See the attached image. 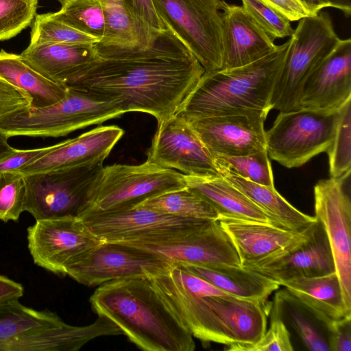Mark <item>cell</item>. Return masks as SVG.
Masks as SVG:
<instances>
[{
  "label": "cell",
  "mask_w": 351,
  "mask_h": 351,
  "mask_svg": "<svg viewBox=\"0 0 351 351\" xmlns=\"http://www.w3.org/2000/svg\"><path fill=\"white\" fill-rule=\"evenodd\" d=\"M66 86L114 100L126 112H142L158 123L174 114L204 69L168 29L145 49L104 48Z\"/></svg>",
  "instance_id": "cell-1"
},
{
  "label": "cell",
  "mask_w": 351,
  "mask_h": 351,
  "mask_svg": "<svg viewBox=\"0 0 351 351\" xmlns=\"http://www.w3.org/2000/svg\"><path fill=\"white\" fill-rule=\"evenodd\" d=\"M149 280L180 322L202 341L251 344L266 331L269 306L226 293L179 264Z\"/></svg>",
  "instance_id": "cell-2"
},
{
  "label": "cell",
  "mask_w": 351,
  "mask_h": 351,
  "mask_svg": "<svg viewBox=\"0 0 351 351\" xmlns=\"http://www.w3.org/2000/svg\"><path fill=\"white\" fill-rule=\"evenodd\" d=\"M90 303L98 316L113 322L129 340L146 351H193V337L168 308L148 278L101 285Z\"/></svg>",
  "instance_id": "cell-3"
},
{
  "label": "cell",
  "mask_w": 351,
  "mask_h": 351,
  "mask_svg": "<svg viewBox=\"0 0 351 351\" xmlns=\"http://www.w3.org/2000/svg\"><path fill=\"white\" fill-rule=\"evenodd\" d=\"M291 37L264 58L242 66L204 72L176 114L186 120L263 110L269 112Z\"/></svg>",
  "instance_id": "cell-4"
},
{
  "label": "cell",
  "mask_w": 351,
  "mask_h": 351,
  "mask_svg": "<svg viewBox=\"0 0 351 351\" xmlns=\"http://www.w3.org/2000/svg\"><path fill=\"white\" fill-rule=\"evenodd\" d=\"M125 112L114 101L67 87L59 101L41 108H25L0 119V132L13 136L60 137L117 118Z\"/></svg>",
  "instance_id": "cell-5"
},
{
  "label": "cell",
  "mask_w": 351,
  "mask_h": 351,
  "mask_svg": "<svg viewBox=\"0 0 351 351\" xmlns=\"http://www.w3.org/2000/svg\"><path fill=\"white\" fill-rule=\"evenodd\" d=\"M290 37L291 43L270 102L271 110L280 112L300 109V97L304 83L341 40L329 14L322 11L300 19Z\"/></svg>",
  "instance_id": "cell-6"
},
{
  "label": "cell",
  "mask_w": 351,
  "mask_h": 351,
  "mask_svg": "<svg viewBox=\"0 0 351 351\" xmlns=\"http://www.w3.org/2000/svg\"><path fill=\"white\" fill-rule=\"evenodd\" d=\"M186 186L183 173L147 160L137 165L106 166L80 217L130 209L149 198Z\"/></svg>",
  "instance_id": "cell-7"
},
{
  "label": "cell",
  "mask_w": 351,
  "mask_h": 351,
  "mask_svg": "<svg viewBox=\"0 0 351 351\" xmlns=\"http://www.w3.org/2000/svg\"><path fill=\"white\" fill-rule=\"evenodd\" d=\"M341 111V107L332 110L300 108L280 112L265 132L269 157L287 168H293L326 152L334 138Z\"/></svg>",
  "instance_id": "cell-8"
},
{
  "label": "cell",
  "mask_w": 351,
  "mask_h": 351,
  "mask_svg": "<svg viewBox=\"0 0 351 351\" xmlns=\"http://www.w3.org/2000/svg\"><path fill=\"white\" fill-rule=\"evenodd\" d=\"M221 1L152 0L166 29L193 53L204 72L222 68Z\"/></svg>",
  "instance_id": "cell-9"
},
{
  "label": "cell",
  "mask_w": 351,
  "mask_h": 351,
  "mask_svg": "<svg viewBox=\"0 0 351 351\" xmlns=\"http://www.w3.org/2000/svg\"><path fill=\"white\" fill-rule=\"evenodd\" d=\"M104 167L103 163L24 176V211L36 220L79 217Z\"/></svg>",
  "instance_id": "cell-10"
},
{
  "label": "cell",
  "mask_w": 351,
  "mask_h": 351,
  "mask_svg": "<svg viewBox=\"0 0 351 351\" xmlns=\"http://www.w3.org/2000/svg\"><path fill=\"white\" fill-rule=\"evenodd\" d=\"M102 241L160 243L185 237L214 220L187 219L136 206L82 217Z\"/></svg>",
  "instance_id": "cell-11"
},
{
  "label": "cell",
  "mask_w": 351,
  "mask_h": 351,
  "mask_svg": "<svg viewBox=\"0 0 351 351\" xmlns=\"http://www.w3.org/2000/svg\"><path fill=\"white\" fill-rule=\"evenodd\" d=\"M28 249L34 263L53 274L67 268L101 242L79 217L36 220L27 229Z\"/></svg>",
  "instance_id": "cell-12"
},
{
  "label": "cell",
  "mask_w": 351,
  "mask_h": 351,
  "mask_svg": "<svg viewBox=\"0 0 351 351\" xmlns=\"http://www.w3.org/2000/svg\"><path fill=\"white\" fill-rule=\"evenodd\" d=\"M170 264L147 250L103 241L71 265L66 275L86 286H95L131 278H150Z\"/></svg>",
  "instance_id": "cell-13"
},
{
  "label": "cell",
  "mask_w": 351,
  "mask_h": 351,
  "mask_svg": "<svg viewBox=\"0 0 351 351\" xmlns=\"http://www.w3.org/2000/svg\"><path fill=\"white\" fill-rule=\"evenodd\" d=\"M349 176L320 180L314 186V198L315 217L324 228L346 308L351 313V204L343 189Z\"/></svg>",
  "instance_id": "cell-14"
},
{
  "label": "cell",
  "mask_w": 351,
  "mask_h": 351,
  "mask_svg": "<svg viewBox=\"0 0 351 351\" xmlns=\"http://www.w3.org/2000/svg\"><path fill=\"white\" fill-rule=\"evenodd\" d=\"M147 160L184 175L220 176L213 156L196 132L176 114L158 123Z\"/></svg>",
  "instance_id": "cell-15"
},
{
  "label": "cell",
  "mask_w": 351,
  "mask_h": 351,
  "mask_svg": "<svg viewBox=\"0 0 351 351\" xmlns=\"http://www.w3.org/2000/svg\"><path fill=\"white\" fill-rule=\"evenodd\" d=\"M258 110L186 120L213 157L247 155L267 149L264 122Z\"/></svg>",
  "instance_id": "cell-16"
},
{
  "label": "cell",
  "mask_w": 351,
  "mask_h": 351,
  "mask_svg": "<svg viewBox=\"0 0 351 351\" xmlns=\"http://www.w3.org/2000/svg\"><path fill=\"white\" fill-rule=\"evenodd\" d=\"M245 267L258 272L279 285L294 278L335 271L326 233L317 219L303 239L277 254Z\"/></svg>",
  "instance_id": "cell-17"
},
{
  "label": "cell",
  "mask_w": 351,
  "mask_h": 351,
  "mask_svg": "<svg viewBox=\"0 0 351 351\" xmlns=\"http://www.w3.org/2000/svg\"><path fill=\"white\" fill-rule=\"evenodd\" d=\"M123 244L147 250L170 263L241 265L236 250L219 221H213L196 232L168 242Z\"/></svg>",
  "instance_id": "cell-18"
},
{
  "label": "cell",
  "mask_w": 351,
  "mask_h": 351,
  "mask_svg": "<svg viewBox=\"0 0 351 351\" xmlns=\"http://www.w3.org/2000/svg\"><path fill=\"white\" fill-rule=\"evenodd\" d=\"M351 99V40L341 39L309 75L302 88L300 108L332 110Z\"/></svg>",
  "instance_id": "cell-19"
},
{
  "label": "cell",
  "mask_w": 351,
  "mask_h": 351,
  "mask_svg": "<svg viewBox=\"0 0 351 351\" xmlns=\"http://www.w3.org/2000/svg\"><path fill=\"white\" fill-rule=\"evenodd\" d=\"M223 64L221 69L242 66L257 61L276 47L274 38L261 28L242 6L222 0Z\"/></svg>",
  "instance_id": "cell-20"
},
{
  "label": "cell",
  "mask_w": 351,
  "mask_h": 351,
  "mask_svg": "<svg viewBox=\"0 0 351 351\" xmlns=\"http://www.w3.org/2000/svg\"><path fill=\"white\" fill-rule=\"evenodd\" d=\"M124 134L117 125L93 128L58 143L56 149L16 171L23 176L53 170L104 163Z\"/></svg>",
  "instance_id": "cell-21"
},
{
  "label": "cell",
  "mask_w": 351,
  "mask_h": 351,
  "mask_svg": "<svg viewBox=\"0 0 351 351\" xmlns=\"http://www.w3.org/2000/svg\"><path fill=\"white\" fill-rule=\"evenodd\" d=\"M219 222L232 242L241 266H247L277 254L303 239L302 232L290 231L271 223L221 217Z\"/></svg>",
  "instance_id": "cell-22"
},
{
  "label": "cell",
  "mask_w": 351,
  "mask_h": 351,
  "mask_svg": "<svg viewBox=\"0 0 351 351\" xmlns=\"http://www.w3.org/2000/svg\"><path fill=\"white\" fill-rule=\"evenodd\" d=\"M30 66L47 79L64 85L99 57L97 44L32 45L21 53Z\"/></svg>",
  "instance_id": "cell-23"
},
{
  "label": "cell",
  "mask_w": 351,
  "mask_h": 351,
  "mask_svg": "<svg viewBox=\"0 0 351 351\" xmlns=\"http://www.w3.org/2000/svg\"><path fill=\"white\" fill-rule=\"evenodd\" d=\"M180 265L226 293L256 300L267 306L268 297L280 286L258 272L241 265L228 263Z\"/></svg>",
  "instance_id": "cell-24"
},
{
  "label": "cell",
  "mask_w": 351,
  "mask_h": 351,
  "mask_svg": "<svg viewBox=\"0 0 351 351\" xmlns=\"http://www.w3.org/2000/svg\"><path fill=\"white\" fill-rule=\"evenodd\" d=\"M327 328L335 320L351 316L343 301L335 271L319 276L302 277L282 284Z\"/></svg>",
  "instance_id": "cell-25"
},
{
  "label": "cell",
  "mask_w": 351,
  "mask_h": 351,
  "mask_svg": "<svg viewBox=\"0 0 351 351\" xmlns=\"http://www.w3.org/2000/svg\"><path fill=\"white\" fill-rule=\"evenodd\" d=\"M104 31L97 45L121 49H145L162 33L143 23L125 0H101ZM165 32V31H164Z\"/></svg>",
  "instance_id": "cell-26"
},
{
  "label": "cell",
  "mask_w": 351,
  "mask_h": 351,
  "mask_svg": "<svg viewBox=\"0 0 351 351\" xmlns=\"http://www.w3.org/2000/svg\"><path fill=\"white\" fill-rule=\"evenodd\" d=\"M184 180L189 189L202 197L216 209L219 218L256 221L274 225L264 211L221 176L199 177L184 175Z\"/></svg>",
  "instance_id": "cell-27"
},
{
  "label": "cell",
  "mask_w": 351,
  "mask_h": 351,
  "mask_svg": "<svg viewBox=\"0 0 351 351\" xmlns=\"http://www.w3.org/2000/svg\"><path fill=\"white\" fill-rule=\"evenodd\" d=\"M216 165L220 176L264 211L274 225L290 231L302 232L316 221L315 217L307 215L293 207L276 191L275 187L251 182L220 165Z\"/></svg>",
  "instance_id": "cell-28"
},
{
  "label": "cell",
  "mask_w": 351,
  "mask_h": 351,
  "mask_svg": "<svg viewBox=\"0 0 351 351\" xmlns=\"http://www.w3.org/2000/svg\"><path fill=\"white\" fill-rule=\"evenodd\" d=\"M0 77L25 91L31 98V108H41L61 100L67 86L56 83L34 69L21 54L0 51Z\"/></svg>",
  "instance_id": "cell-29"
},
{
  "label": "cell",
  "mask_w": 351,
  "mask_h": 351,
  "mask_svg": "<svg viewBox=\"0 0 351 351\" xmlns=\"http://www.w3.org/2000/svg\"><path fill=\"white\" fill-rule=\"evenodd\" d=\"M272 315L288 323L312 351H330L327 327L287 289L275 295Z\"/></svg>",
  "instance_id": "cell-30"
},
{
  "label": "cell",
  "mask_w": 351,
  "mask_h": 351,
  "mask_svg": "<svg viewBox=\"0 0 351 351\" xmlns=\"http://www.w3.org/2000/svg\"><path fill=\"white\" fill-rule=\"evenodd\" d=\"M63 321L49 311H36L18 300L0 304V351L8 343Z\"/></svg>",
  "instance_id": "cell-31"
},
{
  "label": "cell",
  "mask_w": 351,
  "mask_h": 351,
  "mask_svg": "<svg viewBox=\"0 0 351 351\" xmlns=\"http://www.w3.org/2000/svg\"><path fill=\"white\" fill-rule=\"evenodd\" d=\"M137 206L182 218L214 221L219 219L216 209L187 186L149 198Z\"/></svg>",
  "instance_id": "cell-32"
},
{
  "label": "cell",
  "mask_w": 351,
  "mask_h": 351,
  "mask_svg": "<svg viewBox=\"0 0 351 351\" xmlns=\"http://www.w3.org/2000/svg\"><path fill=\"white\" fill-rule=\"evenodd\" d=\"M99 43L98 38L66 23L55 12L36 14L33 21L29 44L90 45Z\"/></svg>",
  "instance_id": "cell-33"
},
{
  "label": "cell",
  "mask_w": 351,
  "mask_h": 351,
  "mask_svg": "<svg viewBox=\"0 0 351 351\" xmlns=\"http://www.w3.org/2000/svg\"><path fill=\"white\" fill-rule=\"evenodd\" d=\"M61 8L56 15L62 21L100 41L104 31L101 0H58Z\"/></svg>",
  "instance_id": "cell-34"
},
{
  "label": "cell",
  "mask_w": 351,
  "mask_h": 351,
  "mask_svg": "<svg viewBox=\"0 0 351 351\" xmlns=\"http://www.w3.org/2000/svg\"><path fill=\"white\" fill-rule=\"evenodd\" d=\"M330 178L349 176L351 167V99L342 106L332 141L326 152Z\"/></svg>",
  "instance_id": "cell-35"
},
{
  "label": "cell",
  "mask_w": 351,
  "mask_h": 351,
  "mask_svg": "<svg viewBox=\"0 0 351 351\" xmlns=\"http://www.w3.org/2000/svg\"><path fill=\"white\" fill-rule=\"evenodd\" d=\"M267 149L237 156H218L215 162L251 182L274 188V176Z\"/></svg>",
  "instance_id": "cell-36"
},
{
  "label": "cell",
  "mask_w": 351,
  "mask_h": 351,
  "mask_svg": "<svg viewBox=\"0 0 351 351\" xmlns=\"http://www.w3.org/2000/svg\"><path fill=\"white\" fill-rule=\"evenodd\" d=\"M38 0H0V41L8 40L29 26Z\"/></svg>",
  "instance_id": "cell-37"
},
{
  "label": "cell",
  "mask_w": 351,
  "mask_h": 351,
  "mask_svg": "<svg viewBox=\"0 0 351 351\" xmlns=\"http://www.w3.org/2000/svg\"><path fill=\"white\" fill-rule=\"evenodd\" d=\"M24 176L16 171H0V220L17 221L24 211Z\"/></svg>",
  "instance_id": "cell-38"
},
{
  "label": "cell",
  "mask_w": 351,
  "mask_h": 351,
  "mask_svg": "<svg viewBox=\"0 0 351 351\" xmlns=\"http://www.w3.org/2000/svg\"><path fill=\"white\" fill-rule=\"evenodd\" d=\"M243 8L274 39L290 37L291 21L261 0H241Z\"/></svg>",
  "instance_id": "cell-39"
},
{
  "label": "cell",
  "mask_w": 351,
  "mask_h": 351,
  "mask_svg": "<svg viewBox=\"0 0 351 351\" xmlns=\"http://www.w3.org/2000/svg\"><path fill=\"white\" fill-rule=\"evenodd\" d=\"M226 348L232 351H292L291 335L284 322L271 316L270 326L261 338L251 344H231Z\"/></svg>",
  "instance_id": "cell-40"
},
{
  "label": "cell",
  "mask_w": 351,
  "mask_h": 351,
  "mask_svg": "<svg viewBox=\"0 0 351 351\" xmlns=\"http://www.w3.org/2000/svg\"><path fill=\"white\" fill-rule=\"evenodd\" d=\"M58 146V143L32 149H13L0 158V171H16L43 157Z\"/></svg>",
  "instance_id": "cell-41"
},
{
  "label": "cell",
  "mask_w": 351,
  "mask_h": 351,
  "mask_svg": "<svg viewBox=\"0 0 351 351\" xmlns=\"http://www.w3.org/2000/svg\"><path fill=\"white\" fill-rule=\"evenodd\" d=\"M31 98L21 89L0 77V119L5 116L30 108Z\"/></svg>",
  "instance_id": "cell-42"
},
{
  "label": "cell",
  "mask_w": 351,
  "mask_h": 351,
  "mask_svg": "<svg viewBox=\"0 0 351 351\" xmlns=\"http://www.w3.org/2000/svg\"><path fill=\"white\" fill-rule=\"evenodd\" d=\"M327 330L330 351L351 350V316L333 321Z\"/></svg>",
  "instance_id": "cell-43"
},
{
  "label": "cell",
  "mask_w": 351,
  "mask_h": 351,
  "mask_svg": "<svg viewBox=\"0 0 351 351\" xmlns=\"http://www.w3.org/2000/svg\"><path fill=\"white\" fill-rule=\"evenodd\" d=\"M129 8L143 23L158 32H163L166 27L159 19L152 0H125Z\"/></svg>",
  "instance_id": "cell-44"
},
{
  "label": "cell",
  "mask_w": 351,
  "mask_h": 351,
  "mask_svg": "<svg viewBox=\"0 0 351 351\" xmlns=\"http://www.w3.org/2000/svg\"><path fill=\"white\" fill-rule=\"evenodd\" d=\"M291 22L315 15L299 0H261Z\"/></svg>",
  "instance_id": "cell-45"
},
{
  "label": "cell",
  "mask_w": 351,
  "mask_h": 351,
  "mask_svg": "<svg viewBox=\"0 0 351 351\" xmlns=\"http://www.w3.org/2000/svg\"><path fill=\"white\" fill-rule=\"evenodd\" d=\"M23 292L21 284L0 275V304L19 300L23 295Z\"/></svg>",
  "instance_id": "cell-46"
},
{
  "label": "cell",
  "mask_w": 351,
  "mask_h": 351,
  "mask_svg": "<svg viewBox=\"0 0 351 351\" xmlns=\"http://www.w3.org/2000/svg\"><path fill=\"white\" fill-rule=\"evenodd\" d=\"M329 7L340 10L346 16L351 14V0H324Z\"/></svg>",
  "instance_id": "cell-47"
},
{
  "label": "cell",
  "mask_w": 351,
  "mask_h": 351,
  "mask_svg": "<svg viewBox=\"0 0 351 351\" xmlns=\"http://www.w3.org/2000/svg\"><path fill=\"white\" fill-rule=\"evenodd\" d=\"M313 14H316L323 8L329 7L324 0H299Z\"/></svg>",
  "instance_id": "cell-48"
},
{
  "label": "cell",
  "mask_w": 351,
  "mask_h": 351,
  "mask_svg": "<svg viewBox=\"0 0 351 351\" xmlns=\"http://www.w3.org/2000/svg\"><path fill=\"white\" fill-rule=\"evenodd\" d=\"M8 138L0 132V158L14 149L8 142Z\"/></svg>",
  "instance_id": "cell-49"
}]
</instances>
